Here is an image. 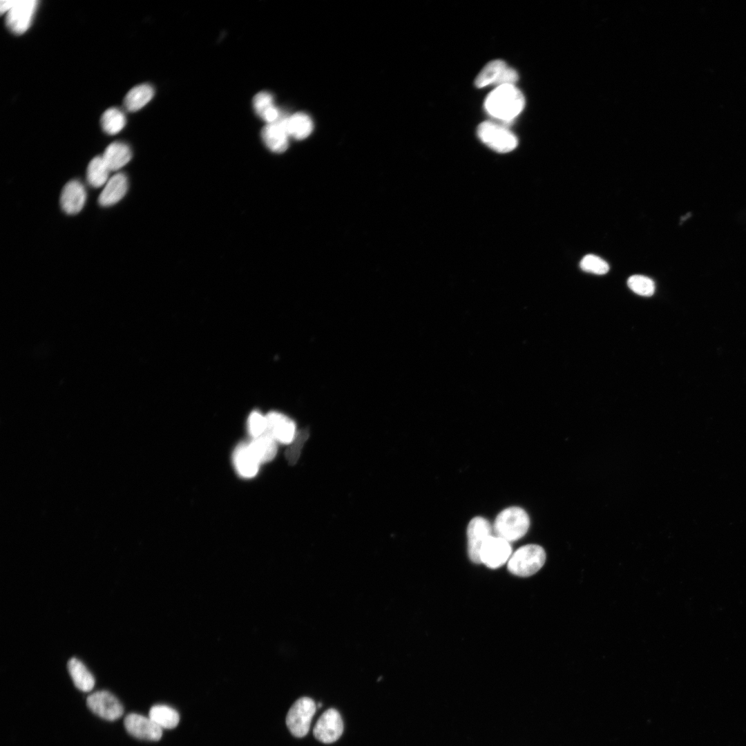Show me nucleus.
I'll list each match as a JSON object with an SVG mask.
<instances>
[{
	"instance_id": "nucleus-1",
	"label": "nucleus",
	"mask_w": 746,
	"mask_h": 746,
	"mask_svg": "<svg viewBox=\"0 0 746 746\" xmlns=\"http://www.w3.org/2000/svg\"><path fill=\"white\" fill-rule=\"evenodd\" d=\"M524 104L523 94L514 85H501L488 95L484 107L492 117L508 123L522 112Z\"/></svg>"
},
{
	"instance_id": "nucleus-2",
	"label": "nucleus",
	"mask_w": 746,
	"mask_h": 746,
	"mask_svg": "<svg viewBox=\"0 0 746 746\" xmlns=\"http://www.w3.org/2000/svg\"><path fill=\"white\" fill-rule=\"evenodd\" d=\"M530 519L522 508L512 506L501 511L492 526L493 533L508 542L522 538L528 531Z\"/></svg>"
},
{
	"instance_id": "nucleus-3",
	"label": "nucleus",
	"mask_w": 746,
	"mask_h": 746,
	"mask_svg": "<svg viewBox=\"0 0 746 746\" xmlns=\"http://www.w3.org/2000/svg\"><path fill=\"white\" fill-rule=\"evenodd\" d=\"M546 560L544 549L537 544H527L519 548L510 557L508 569L519 577H528L537 573Z\"/></svg>"
},
{
	"instance_id": "nucleus-4",
	"label": "nucleus",
	"mask_w": 746,
	"mask_h": 746,
	"mask_svg": "<svg viewBox=\"0 0 746 746\" xmlns=\"http://www.w3.org/2000/svg\"><path fill=\"white\" fill-rule=\"evenodd\" d=\"M479 138L491 149L498 153H508L518 144L516 136L504 125L486 121L481 123L477 130Z\"/></svg>"
},
{
	"instance_id": "nucleus-5",
	"label": "nucleus",
	"mask_w": 746,
	"mask_h": 746,
	"mask_svg": "<svg viewBox=\"0 0 746 746\" xmlns=\"http://www.w3.org/2000/svg\"><path fill=\"white\" fill-rule=\"evenodd\" d=\"M316 707L309 697H302L292 705L287 714L286 725L293 736L302 738L307 734Z\"/></svg>"
},
{
	"instance_id": "nucleus-6",
	"label": "nucleus",
	"mask_w": 746,
	"mask_h": 746,
	"mask_svg": "<svg viewBox=\"0 0 746 746\" xmlns=\"http://www.w3.org/2000/svg\"><path fill=\"white\" fill-rule=\"evenodd\" d=\"M86 704L95 714L110 721L118 719L124 712L123 706L119 700L111 693L104 690L89 695Z\"/></svg>"
},
{
	"instance_id": "nucleus-7",
	"label": "nucleus",
	"mask_w": 746,
	"mask_h": 746,
	"mask_svg": "<svg viewBox=\"0 0 746 746\" xmlns=\"http://www.w3.org/2000/svg\"><path fill=\"white\" fill-rule=\"evenodd\" d=\"M37 0H17L6 12L8 28L16 35L24 33L30 27L37 7Z\"/></svg>"
},
{
	"instance_id": "nucleus-8",
	"label": "nucleus",
	"mask_w": 746,
	"mask_h": 746,
	"mask_svg": "<svg viewBox=\"0 0 746 746\" xmlns=\"http://www.w3.org/2000/svg\"><path fill=\"white\" fill-rule=\"evenodd\" d=\"M492 535V526L486 519L475 517L470 521L467 527L468 553L472 562L480 563L481 548Z\"/></svg>"
},
{
	"instance_id": "nucleus-9",
	"label": "nucleus",
	"mask_w": 746,
	"mask_h": 746,
	"mask_svg": "<svg viewBox=\"0 0 746 746\" xmlns=\"http://www.w3.org/2000/svg\"><path fill=\"white\" fill-rule=\"evenodd\" d=\"M511 555L510 542L492 535L481 548L480 563L490 568H497L508 562Z\"/></svg>"
},
{
	"instance_id": "nucleus-10",
	"label": "nucleus",
	"mask_w": 746,
	"mask_h": 746,
	"mask_svg": "<svg viewBox=\"0 0 746 746\" xmlns=\"http://www.w3.org/2000/svg\"><path fill=\"white\" fill-rule=\"evenodd\" d=\"M343 731V723L339 712L330 708L323 713L317 720L314 729V737L323 743L329 744L336 741Z\"/></svg>"
},
{
	"instance_id": "nucleus-11",
	"label": "nucleus",
	"mask_w": 746,
	"mask_h": 746,
	"mask_svg": "<svg viewBox=\"0 0 746 746\" xmlns=\"http://www.w3.org/2000/svg\"><path fill=\"white\" fill-rule=\"evenodd\" d=\"M266 433L271 435L277 442L290 444L294 439L297 432L294 421L287 415L271 411L266 414Z\"/></svg>"
},
{
	"instance_id": "nucleus-12",
	"label": "nucleus",
	"mask_w": 746,
	"mask_h": 746,
	"mask_svg": "<svg viewBox=\"0 0 746 746\" xmlns=\"http://www.w3.org/2000/svg\"><path fill=\"white\" fill-rule=\"evenodd\" d=\"M124 725L127 732L137 738L157 741L162 736V729L149 717L130 714L125 717Z\"/></svg>"
},
{
	"instance_id": "nucleus-13",
	"label": "nucleus",
	"mask_w": 746,
	"mask_h": 746,
	"mask_svg": "<svg viewBox=\"0 0 746 746\" xmlns=\"http://www.w3.org/2000/svg\"><path fill=\"white\" fill-rule=\"evenodd\" d=\"M86 200V191L79 181L73 180L65 184L61 191L60 204L66 213H78L83 209Z\"/></svg>"
},
{
	"instance_id": "nucleus-14",
	"label": "nucleus",
	"mask_w": 746,
	"mask_h": 746,
	"mask_svg": "<svg viewBox=\"0 0 746 746\" xmlns=\"http://www.w3.org/2000/svg\"><path fill=\"white\" fill-rule=\"evenodd\" d=\"M283 115L278 121L267 124L261 131L264 144L274 153H283L289 146V136L283 123Z\"/></svg>"
},
{
	"instance_id": "nucleus-15",
	"label": "nucleus",
	"mask_w": 746,
	"mask_h": 746,
	"mask_svg": "<svg viewBox=\"0 0 746 746\" xmlns=\"http://www.w3.org/2000/svg\"><path fill=\"white\" fill-rule=\"evenodd\" d=\"M128 189V180L123 173L113 175L106 183L99 198V204L102 207L113 205L121 200Z\"/></svg>"
},
{
	"instance_id": "nucleus-16",
	"label": "nucleus",
	"mask_w": 746,
	"mask_h": 746,
	"mask_svg": "<svg viewBox=\"0 0 746 746\" xmlns=\"http://www.w3.org/2000/svg\"><path fill=\"white\" fill-rule=\"evenodd\" d=\"M233 462L238 473L242 477L251 478L258 471L260 463L247 443H242L236 448Z\"/></svg>"
},
{
	"instance_id": "nucleus-17",
	"label": "nucleus",
	"mask_w": 746,
	"mask_h": 746,
	"mask_svg": "<svg viewBox=\"0 0 746 746\" xmlns=\"http://www.w3.org/2000/svg\"><path fill=\"white\" fill-rule=\"evenodd\" d=\"M282 120L289 137L298 140L307 138L314 128L312 119L304 113L299 112L290 116L283 115Z\"/></svg>"
},
{
	"instance_id": "nucleus-18",
	"label": "nucleus",
	"mask_w": 746,
	"mask_h": 746,
	"mask_svg": "<svg viewBox=\"0 0 746 746\" xmlns=\"http://www.w3.org/2000/svg\"><path fill=\"white\" fill-rule=\"evenodd\" d=\"M253 106L257 115L267 124L278 121L283 115L274 104L272 94L267 91H261L254 96Z\"/></svg>"
},
{
	"instance_id": "nucleus-19",
	"label": "nucleus",
	"mask_w": 746,
	"mask_h": 746,
	"mask_svg": "<svg viewBox=\"0 0 746 746\" xmlns=\"http://www.w3.org/2000/svg\"><path fill=\"white\" fill-rule=\"evenodd\" d=\"M102 156L110 171H113L120 169L131 160L132 152L126 144L115 142L106 147Z\"/></svg>"
},
{
	"instance_id": "nucleus-20",
	"label": "nucleus",
	"mask_w": 746,
	"mask_h": 746,
	"mask_svg": "<svg viewBox=\"0 0 746 746\" xmlns=\"http://www.w3.org/2000/svg\"><path fill=\"white\" fill-rule=\"evenodd\" d=\"M248 445L260 464L271 461L277 453V441L266 432L254 438Z\"/></svg>"
},
{
	"instance_id": "nucleus-21",
	"label": "nucleus",
	"mask_w": 746,
	"mask_h": 746,
	"mask_svg": "<svg viewBox=\"0 0 746 746\" xmlns=\"http://www.w3.org/2000/svg\"><path fill=\"white\" fill-rule=\"evenodd\" d=\"M508 68L506 64L500 59L488 62L476 77L475 84L477 88H483L494 84L500 86L501 79Z\"/></svg>"
},
{
	"instance_id": "nucleus-22",
	"label": "nucleus",
	"mask_w": 746,
	"mask_h": 746,
	"mask_svg": "<svg viewBox=\"0 0 746 746\" xmlns=\"http://www.w3.org/2000/svg\"><path fill=\"white\" fill-rule=\"evenodd\" d=\"M154 89L148 84H142L132 88L124 99L126 110L133 112L141 109L153 98Z\"/></svg>"
},
{
	"instance_id": "nucleus-23",
	"label": "nucleus",
	"mask_w": 746,
	"mask_h": 746,
	"mask_svg": "<svg viewBox=\"0 0 746 746\" xmlns=\"http://www.w3.org/2000/svg\"><path fill=\"white\" fill-rule=\"evenodd\" d=\"M68 670L77 689L86 692L93 689L95 678L79 660L75 658L70 659L68 662Z\"/></svg>"
},
{
	"instance_id": "nucleus-24",
	"label": "nucleus",
	"mask_w": 746,
	"mask_h": 746,
	"mask_svg": "<svg viewBox=\"0 0 746 746\" xmlns=\"http://www.w3.org/2000/svg\"><path fill=\"white\" fill-rule=\"evenodd\" d=\"M110 169L102 156H96L89 162L86 171V180L95 188L106 184L109 180Z\"/></svg>"
},
{
	"instance_id": "nucleus-25",
	"label": "nucleus",
	"mask_w": 746,
	"mask_h": 746,
	"mask_svg": "<svg viewBox=\"0 0 746 746\" xmlns=\"http://www.w3.org/2000/svg\"><path fill=\"white\" fill-rule=\"evenodd\" d=\"M149 717L162 729L175 728L180 721L178 712L164 705L153 706L149 710Z\"/></svg>"
},
{
	"instance_id": "nucleus-26",
	"label": "nucleus",
	"mask_w": 746,
	"mask_h": 746,
	"mask_svg": "<svg viewBox=\"0 0 746 746\" xmlns=\"http://www.w3.org/2000/svg\"><path fill=\"white\" fill-rule=\"evenodd\" d=\"M101 126L103 131L115 135L120 132L126 124V117L122 111L117 108L107 109L102 115Z\"/></svg>"
},
{
	"instance_id": "nucleus-27",
	"label": "nucleus",
	"mask_w": 746,
	"mask_h": 746,
	"mask_svg": "<svg viewBox=\"0 0 746 746\" xmlns=\"http://www.w3.org/2000/svg\"><path fill=\"white\" fill-rule=\"evenodd\" d=\"M628 287L635 294L642 296H651L655 291L654 282L642 275H633L627 280Z\"/></svg>"
},
{
	"instance_id": "nucleus-28",
	"label": "nucleus",
	"mask_w": 746,
	"mask_h": 746,
	"mask_svg": "<svg viewBox=\"0 0 746 746\" xmlns=\"http://www.w3.org/2000/svg\"><path fill=\"white\" fill-rule=\"evenodd\" d=\"M580 265L583 271L597 275H604L609 270V264L600 257L593 254L584 256Z\"/></svg>"
},
{
	"instance_id": "nucleus-29",
	"label": "nucleus",
	"mask_w": 746,
	"mask_h": 746,
	"mask_svg": "<svg viewBox=\"0 0 746 746\" xmlns=\"http://www.w3.org/2000/svg\"><path fill=\"white\" fill-rule=\"evenodd\" d=\"M266 430V415H263L258 410L251 412L248 418V430L250 435L256 438L265 433Z\"/></svg>"
},
{
	"instance_id": "nucleus-30",
	"label": "nucleus",
	"mask_w": 746,
	"mask_h": 746,
	"mask_svg": "<svg viewBox=\"0 0 746 746\" xmlns=\"http://www.w3.org/2000/svg\"><path fill=\"white\" fill-rule=\"evenodd\" d=\"M307 438V434L305 431H300L297 432L294 439L290 443L291 446L286 451V458L290 464H294L299 457L300 450L303 445Z\"/></svg>"
},
{
	"instance_id": "nucleus-31",
	"label": "nucleus",
	"mask_w": 746,
	"mask_h": 746,
	"mask_svg": "<svg viewBox=\"0 0 746 746\" xmlns=\"http://www.w3.org/2000/svg\"><path fill=\"white\" fill-rule=\"evenodd\" d=\"M15 1H1L0 3L1 13H6L12 8Z\"/></svg>"
}]
</instances>
